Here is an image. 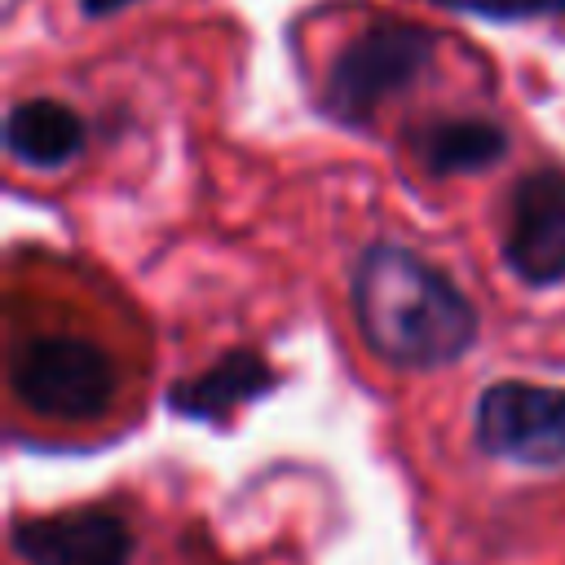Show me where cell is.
<instances>
[{
	"label": "cell",
	"instance_id": "cell-7",
	"mask_svg": "<svg viewBox=\"0 0 565 565\" xmlns=\"http://www.w3.org/2000/svg\"><path fill=\"white\" fill-rule=\"evenodd\" d=\"M88 146V124L75 106L57 97H22L4 115V150L40 172L66 168Z\"/></svg>",
	"mask_w": 565,
	"mask_h": 565
},
{
	"label": "cell",
	"instance_id": "cell-1",
	"mask_svg": "<svg viewBox=\"0 0 565 565\" xmlns=\"http://www.w3.org/2000/svg\"><path fill=\"white\" fill-rule=\"evenodd\" d=\"M349 309L362 344L393 371H441L481 335V313L468 291L424 252L388 238L358 252Z\"/></svg>",
	"mask_w": 565,
	"mask_h": 565
},
{
	"label": "cell",
	"instance_id": "cell-3",
	"mask_svg": "<svg viewBox=\"0 0 565 565\" xmlns=\"http://www.w3.org/2000/svg\"><path fill=\"white\" fill-rule=\"evenodd\" d=\"M433 62V31L406 18H380L362 26L327 66L318 106L327 119L358 128L366 124L393 93L415 84Z\"/></svg>",
	"mask_w": 565,
	"mask_h": 565
},
{
	"label": "cell",
	"instance_id": "cell-2",
	"mask_svg": "<svg viewBox=\"0 0 565 565\" xmlns=\"http://www.w3.org/2000/svg\"><path fill=\"white\" fill-rule=\"evenodd\" d=\"M9 388L13 397L62 424L102 419L119 393L115 358L79 331H26L9 344Z\"/></svg>",
	"mask_w": 565,
	"mask_h": 565
},
{
	"label": "cell",
	"instance_id": "cell-11",
	"mask_svg": "<svg viewBox=\"0 0 565 565\" xmlns=\"http://www.w3.org/2000/svg\"><path fill=\"white\" fill-rule=\"evenodd\" d=\"M128 4H137V0H79V13L84 18H115Z\"/></svg>",
	"mask_w": 565,
	"mask_h": 565
},
{
	"label": "cell",
	"instance_id": "cell-4",
	"mask_svg": "<svg viewBox=\"0 0 565 565\" xmlns=\"http://www.w3.org/2000/svg\"><path fill=\"white\" fill-rule=\"evenodd\" d=\"M472 437L486 455L521 468L565 463V388L539 380H494L477 393Z\"/></svg>",
	"mask_w": 565,
	"mask_h": 565
},
{
	"label": "cell",
	"instance_id": "cell-5",
	"mask_svg": "<svg viewBox=\"0 0 565 565\" xmlns=\"http://www.w3.org/2000/svg\"><path fill=\"white\" fill-rule=\"evenodd\" d=\"M503 265L525 287L565 282V172L534 168L512 185L503 238Z\"/></svg>",
	"mask_w": 565,
	"mask_h": 565
},
{
	"label": "cell",
	"instance_id": "cell-8",
	"mask_svg": "<svg viewBox=\"0 0 565 565\" xmlns=\"http://www.w3.org/2000/svg\"><path fill=\"white\" fill-rule=\"evenodd\" d=\"M411 146L428 177H472L494 168L512 137L499 119L486 115H437L411 132Z\"/></svg>",
	"mask_w": 565,
	"mask_h": 565
},
{
	"label": "cell",
	"instance_id": "cell-10",
	"mask_svg": "<svg viewBox=\"0 0 565 565\" xmlns=\"http://www.w3.org/2000/svg\"><path fill=\"white\" fill-rule=\"evenodd\" d=\"M441 9H459V13H477L490 22H521V18H547V13H565V0H433Z\"/></svg>",
	"mask_w": 565,
	"mask_h": 565
},
{
	"label": "cell",
	"instance_id": "cell-9",
	"mask_svg": "<svg viewBox=\"0 0 565 565\" xmlns=\"http://www.w3.org/2000/svg\"><path fill=\"white\" fill-rule=\"evenodd\" d=\"M274 384H278V375L256 349H234V353L216 358L207 371L177 380L168 388V402L185 419H225L230 411L265 397Z\"/></svg>",
	"mask_w": 565,
	"mask_h": 565
},
{
	"label": "cell",
	"instance_id": "cell-6",
	"mask_svg": "<svg viewBox=\"0 0 565 565\" xmlns=\"http://www.w3.org/2000/svg\"><path fill=\"white\" fill-rule=\"evenodd\" d=\"M9 547L26 565H132V525L110 508H62L18 516Z\"/></svg>",
	"mask_w": 565,
	"mask_h": 565
}]
</instances>
